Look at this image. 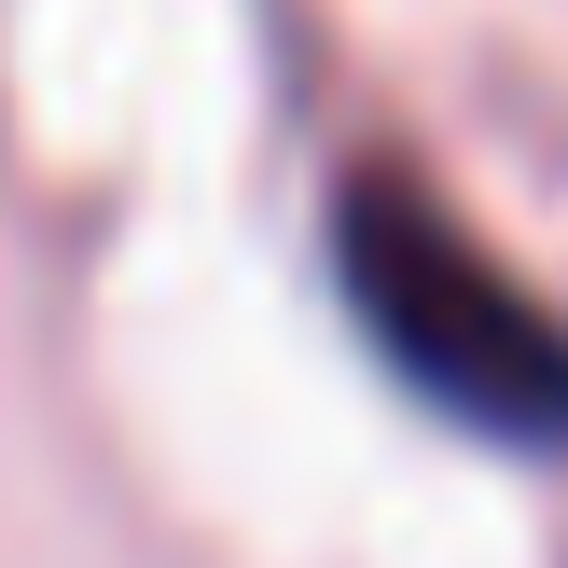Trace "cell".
Segmentation results:
<instances>
[{
	"mask_svg": "<svg viewBox=\"0 0 568 568\" xmlns=\"http://www.w3.org/2000/svg\"><path fill=\"white\" fill-rule=\"evenodd\" d=\"M333 277H347V320L375 333V361L430 416H458L486 444H568V320L416 166H347Z\"/></svg>",
	"mask_w": 568,
	"mask_h": 568,
	"instance_id": "6da1fadb",
	"label": "cell"
}]
</instances>
